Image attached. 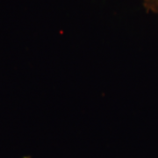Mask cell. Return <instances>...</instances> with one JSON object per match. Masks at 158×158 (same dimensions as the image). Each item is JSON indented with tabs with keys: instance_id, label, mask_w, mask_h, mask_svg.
I'll use <instances>...</instances> for the list:
<instances>
[{
	"instance_id": "6da1fadb",
	"label": "cell",
	"mask_w": 158,
	"mask_h": 158,
	"mask_svg": "<svg viewBox=\"0 0 158 158\" xmlns=\"http://www.w3.org/2000/svg\"><path fill=\"white\" fill-rule=\"evenodd\" d=\"M141 3L148 11L158 14V0H141Z\"/></svg>"
}]
</instances>
